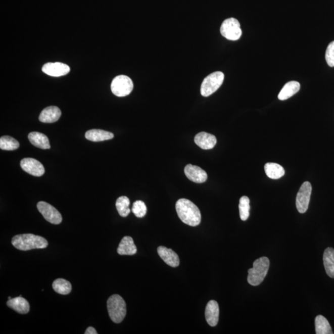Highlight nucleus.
Listing matches in <instances>:
<instances>
[{
    "label": "nucleus",
    "instance_id": "nucleus-1",
    "mask_svg": "<svg viewBox=\"0 0 334 334\" xmlns=\"http://www.w3.org/2000/svg\"><path fill=\"white\" fill-rule=\"evenodd\" d=\"M176 211L179 219L185 224L197 227L200 224L201 214L200 209L187 199H180L176 203Z\"/></svg>",
    "mask_w": 334,
    "mask_h": 334
},
{
    "label": "nucleus",
    "instance_id": "nucleus-2",
    "mask_svg": "<svg viewBox=\"0 0 334 334\" xmlns=\"http://www.w3.org/2000/svg\"><path fill=\"white\" fill-rule=\"evenodd\" d=\"M12 243L16 249L21 251L44 249L49 245L43 237L30 233L18 234L13 237Z\"/></svg>",
    "mask_w": 334,
    "mask_h": 334
},
{
    "label": "nucleus",
    "instance_id": "nucleus-3",
    "mask_svg": "<svg viewBox=\"0 0 334 334\" xmlns=\"http://www.w3.org/2000/svg\"><path fill=\"white\" fill-rule=\"evenodd\" d=\"M270 266L269 259L261 257L254 262L253 268L248 270V281L250 285L258 286L263 282Z\"/></svg>",
    "mask_w": 334,
    "mask_h": 334
},
{
    "label": "nucleus",
    "instance_id": "nucleus-4",
    "mask_svg": "<svg viewBox=\"0 0 334 334\" xmlns=\"http://www.w3.org/2000/svg\"><path fill=\"white\" fill-rule=\"evenodd\" d=\"M107 309L109 316L113 322L120 323L126 315V305L123 298L118 295H114L107 301Z\"/></svg>",
    "mask_w": 334,
    "mask_h": 334
},
{
    "label": "nucleus",
    "instance_id": "nucleus-5",
    "mask_svg": "<svg viewBox=\"0 0 334 334\" xmlns=\"http://www.w3.org/2000/svg\"><path fill=\"white\" fill-rule=\"evenodd\" d=\"M224 80V74L215 71L204 79L201 86V93L203 97H209L219 89Z\"/></svg>",
    "mask_w": 334,
    "mask_h": 334
},
{
    "label": "nucleus",
    "instance_id": "nucleus-6",
    "mask_svg": "<svg viewBox=\"0 0 334 334\" xmlns=\"http://www.w3.org/2000/svg\"><path fill=\"white\" fill-rule=\"evenodd\" d=\"M133 87L131 79L125 75L116 76L111 84L112 93L119 98L130 94Z\"/></svg>",
    "mask_w": 334,
    "mask_h": 334
},
{
    "label": "nucleus",
    "instance_id": "nucleus-7",
    "mask_svg": "<svg viewBox=\"0 0 334 334\" xmlns=\"http://www.w3.org/2000/svg\"><path fill=\"white\" fill-rule=\"evenodd\" d=\"M220 33L229 40L240 39L242 35V30L239 21L233 18L226 19L220 27Z\"/></svg>",
    "mask_w": 334,
    "mask_h": 334
},
{
    "label": "nucleus",
    "instance_id": "nucleus-8",
    "mask_svg": "<svg viewBox=\"0 0 334 334\" xmlns=\"http://www.w3.org/2000/svg\"><path fill=\"white\" fill-rule=\"evenodd\" d=\"M312 192L311 184L309 181H305L301 186L296 198V206L298 211L304 214L308 209Z\"/></svg>",
    "mask_w": 334,
    "mask_h": 334
},
{
    "label": "nucleus",
    "instance_id": "nucleus-9",
    "mask_svg": "<svg viewBox=\"0 0 334 334\" xmlns=\"http://www.w3.org/2000/svg\"><path fill=\"white\" fill-rule=\"evenodd\" d=\"M37 209L47 222L52 224L59 225L62 223L63 219L59 211L51 204L40 201L37 203Z\"/></svg>",
    "mask_w": 334,
    "mask_h": 334
},
{
    "label": "nucleus",
    "instance_id": "nucleus-10",
    "mask_svg": "<svg viewBox=\"0 0 334 334\" xmlns=\"http://www.w3.org/2000/svg\"><path fill=\"white\" fill-rule=\"evenodd\" d=\"M21 167L25 172L38 177L42 176L45 173V168L43 165L35 159H23L21 161Z\"/></svg>",
    "mask_w": 334,
    "mask_h": 334
},
{
    "label": "nucleus",
    "instance_id": "nucleus-11",
    "mask_svg": "<svg viewBox=\"0 0 334 334\" xmlns=\"http://www.w3.org/2000/svg\"><path fill=\"white\" fill-rule=\"evenodd\" d=\"M42 70L49 76L60 77L70 73V68L67 65L60 62L48 63L43 66Z\"/></svg>",
    "mask_w": 334,
    "mask_h": 334
},
{
    "label": "nucleus",
    "instance_id": "nucleus-12",
    "mask_svg": "<svg viewBox=\"0 0 334 334\" xmlns=\"http://www.w3.org/2000/svg\"><path fill=\"white\" fill-rule=\"evenodd\" d=\"M184 173L189 180L195 183H203L208 179V174L205 171L196 165H187L184 168Z\"/></svg>",
    "mask_w": 334,
    "mask_h": 334
},
{
    "label": "nucleus",
    "instance_id": "nucleus-13",
    "mask_svg": "<svg viewBox=\"0 0 334 334\" xmlns=\"http://www.w3.org/2000/svg\"><path fill=\"white\" fill-rule=\"evenodd\" d=\"M205 316L209 325L216 326L219 318V306L216 301L211 300L208 302L206 308Z\"/></svg>",
    "mask_w": 334,
    "mask_h": 334
},
{
    "label": "nucleus",
    "instance_id": "nucleus-14",
    "mask_svg": "<svg viewBox=\"0 0 334 334\" xmlns=\"http://www.w3.org/2000/svg\"><path fill=\"white\" fill-rule=\"evenodd\" d=\"M195 142L203 150H209L213 149L216 145L217 139L213 134L206 132H201L195 136Z\"/></svg>",
    "mask_w": 334,
    "mask_h": 334
},
{
    "label": "nucleus",
    "instance_id": "nucleus-15",
    "mask_svg": "<svg viewBox=\"0 0 334 334\" xmlns=\"http://www.w3.org/2000/svg\"><path fill=\"white\" fill-rule=\"evenodd\" d=\"M157 252L163 261L168 266L176 267L179 266V257L172 249L164 247H159L157 248Z\"/></svg>",
    "mask_w": 334,
    "mask_h": 334
},
{
    "label": "nucleus",
    "instance_id": "nucleus-16",
    "mask_svg": "<svg viewBox=\"0 0 334 334\" xmlns=\"http://www.w3.org/2000/svg\"><path fill=\"white\" fill-rule=\"evenodd\" d=\"M62 112L59 107L51 106L44 109L39 116V121L45 123L56 122L60 119Z\"/></svg>",
    "mask_w": 334,
    "mask_h": 334
},
{
    "label": "nucleus",
    "instance_id": "nucleus-17",
    "mask_svg": "<svg viewBox=\"0 0 334 334\" xmlns=\"http://www.w3.org/2000/svg\"><path fill=\"white\" fill-rule=\"evenodd\" d=\"M7 305L8 307L22 314L28 313L30 310L29 302L21 296L8 300Z\"/></svg>",
    "mask_w": 334,
    "mask_h": 334
},
{
    "label": "nucleus",
    "instance_id": "nucleus-18",
    "mask_svg": "<svg viewBox=\"0 0 334 334\" xmlns=\"http://www.w3.org/2000/svg\"><path fill=\"white\" fill-rule=\"evenodd\" d=\"M117 252L120 255H134L137 253V247L133 239L130 236H125L118 246Z\"/></svg>",
    "mask_w": 334,
    "mask_h": 334
},
{
    "label": "nucleus",
    "instance_id": "nucleus-19",
    "mask_svg": "<svg viewBox=\"0 0 334 334\" xmlns=\"http://www.w3.org/2000/svg\"><path fill=\"white\" fill-rule=\"evenodd\" d=\"M28 139L30 142L36 148L42 149V150L51 149L49 138L41 132H30L28 135Z\"/></svg>",
    "mask_w": 334,
    "mask_h": 334
},
{
    "label": "nucleus",
    "instance_id": "nucleus-20",
    "mask_svg": "<svg viewBox=\"0 0 334 334\" xmlns=\"http://www.w3.org/2000/svg\"><path fill=\"white\" fill-rule=\"evenodd\" d=\"M85 138L92 142H100L112 139L114 137L112 132L102 129H91L85 132Z\"/></svg>",
    "mask_w": 334,
    "mask_h": 334
},
{
    "label": "nucleus",
    "instance_id": "nucleus-21",
    "mask_svg": "<svg viewBox=\"0 0 334 334\" xmlns=\"http://www.w3.org/2000/svg\"><path fill=\"white\" fill-rule=\"evenodd\" d=\"M300 89V84L297 81H290L284 85L280 90L278 98L280 101H285L296 94Z\"/></svg>",
    "mask_w": 334,
    "mask_h": 334
},
{
    "label": "nucleus",
    "instance_id": "nucleus-22",
    "mask_svg": "<svg viewBox=\"0 0 334 334\" xmlns=\"http://www.w3.org/2000/svg\"><path fill=\"white\" fill-rule=\"evenodd\" d=\"M323 263L327 274L334 278V250L332 248H328L324 251Z\"/></svg>",
    "mask_w": 334,
    "mask_h": 334
},
{
    "label": "nucleus",
    "instance_id": "nucleus-23",
    "mask_svg": "<svg viewBox=\"0 0 334 334\" xmlns=\"http://www.w3.org/2000/svg\"><path fill=\"white\" fill-rule=\"evenodd\" d=\"M265 172L269 178L277 179L285 175V170L280 165L275 163H267L264 166Z\"/></svg>",
    "mask_w": 334,
    "mask_h": 334
},
{
    "label": "nucleus",
    "instance_id": "nucleus-24",
    "mask_svg": "<svg viewBox=\"0 0 334 334\" xmlns=\"http://www.w3.org/2000/svg\"><path fill=\"white\" fill-rule=\"evenodd\" d=\"M315 328L317 334H332V328L325 317L317 316L315 319Z\"/></svg>",
    "mask_w": 334,
    "mask_h": 334
},
{
    "label": "nucleus",
    "instance_id": "nucleus-25",
    "mask_svg": "<svg viewBox=\"0 0 334 334\" xmlns=\"http://www.w3.org/2000/svg\"><path fill=\"white\" fill-rule=\"evenodd\" d=\"M52 287L57 294L66 295L70 294L72 291V285L70 281L63 279V278H57L55 280Z\"/></svg>",
    "mask_w": 334,
    "mask_h": 334
},
{
    "label": "nucleus",
    "instance_id": "nucleus-26",
    "mask_svg": "<svg viewBox=\"0 0 334 334\" xmlns=\"http://www.w3.org/2000/svg\"><path fill=\"white\" fill-rule=\"evenodd\" d=\"M130 201L126 197H121L118 198L116 201V208H117L118 213L120 216L126 217L130 213L131 210L129 209Z\"/></svg>",
    "mask_w": 334,
    "mask_h": 334
},
{
    "label": "nucleus",
    "instance_id": "nucleus-27",
    "mask_svg": "<svg viewBox=\"0 0 334 334\" xmlns=\"http://www.w3.org/2000/svg\"><path fill=\"white\" fill-rule=\"evenodd\" d=\"M19 147V142L12 137L5 136L0 138V148L2 150L15 151Z\"/></svg>",
    "mask_w": 334,
    "mask_h": 334
},
{
    "label": "nucleus",
    "instance_id": "nucleus-28",
    "mask_svg": "<svg viewBox=\"0 0 334 334\" xmlns=\"http://www.w3.org/2000/svg\"><path fill=\"white\" fill-rule=\"evenodd\" d=\"M250 201L247 197H243L240 198L239 203V211L240 218L243 221L248 220L250 216Z\"/></svg>",
    "mask_w": 334,
    "mask_h": 334
},
{
    "label": "nucleus",
    "instance_id": "nucleus-29",
    "mask_svg": "<svg viewBox=\"0 0 334 334\" xmlns=\"http://www.w3.org/2000/svg\"><path fill=\"white\" fill-rule=\"evenodd\" d=\"M147 207L142 201H136L133 203L132 212L138 218H142L147 213Z\"/></svg>",
    "mask_w": 334,
    "mask_h": 334
},
{
    "label": "nucleus",
    "instance_id": "nucleus-30",
    "mask_svg": "<svg viewBox=\"0 0 334 334\" xmlns=\"http://www.w3.org/2000/svg\"><path fill=\"white\" fill-rule=\"evenodd\" d=\"M325 60L328 66L334 67V41L328 44L325 52Z\"/></svg>",
    "mask_w": 334,
    "mask_h": 334
},
{
    "label": "nucleus",
    "instance_id": "nucleus-31",
    "mask_svg": "<svg viewBox=\"0 0 334 334\" xmlns=\"http://www.w3.org/2000/svg\"><path fill=\"white\" fill-rule=\"evenodd\" d=\"M85 334H98V332L93 327H89L84 332Z\"/></svg>",
    "mask_w": 334,
    "mask_h": 334
},
{
    "label": "nucleus",
    "instance_id": "nucleus-32",
    "mask_svg": "<svg viewBox=\"0 0 334 334\" xmlns=\"http://www.w3.org/2000/svg\"><path fill=\"white\" fill-rule=\"evenodd\" d=\"M10 299H12V298H11V297H8V300H10Z\"/></svg>",
    "mask_w": 334,
    "mask_h": 334
}]
</instances>
